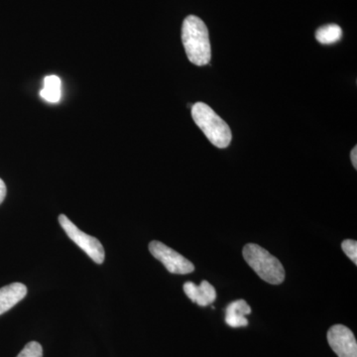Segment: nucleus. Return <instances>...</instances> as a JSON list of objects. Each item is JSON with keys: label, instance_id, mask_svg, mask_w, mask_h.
I'll return each instance as SVG.
<instances>
[{"label": "nucleus", "instance_id": "nucleus-1", "mask_svg": "<svg viewBox=\"0 0 357 357\" xmlns=\"http://www.w3.org/2000/svg\"><path fill=\"white\" fill-rule=\"evenodd\" d=\"M182 42L190 62L196 66L208 65L211 60L210 35L201 18L188 16L183 22Z\"/></svg>", "mask_w": 357, "mask_h": 357}, {"label": "nucleus", "instance_id": "nucleus-2", "mask_svg": "<svg viewBox=\"0 0 357 357\" xmlns=\"http://www.w3.org/2000/svg\"><path fill=\"white\" fill-rule=\"evenodd\" d=\"M192 116L211 144L220 149L229 146L232 139L229 126L208 105L197 102L192 105Z\"/></svg>", "mask_w": 357, "mask_h": 357}, {"label": "nucleus", "instance_id": "nucleus-3", "mask_svg": "<svg viewBox=\"0 0 357 357\" xmlns=\"http://www.w3.org/2000/svg\"><path fill=\"white\" fill-rule=\"evenodd\" d=\"M243 255L249 266L262 280L272 285H279L285 280L283 265L266 249L258 244L248 243L244 246Z\"/></svg>", "mask_w": 357, "mask_h": 357}, {"label": "nucleus", "instance_id": "nucleus-4", "mask_svg": "<svg viewBox=\"0 0 357 357\" xmlns=\"http://www.w3.org/2000/svg\"><path fill=\"white\" fill-rule=\"evenodd\" d=\"M59 222L62 229L65 230L66 234L70 237V241H74L89 258H91L98 264H102L105 261V249L98 238L89 236L81 229H77V225L70 222L65 215H60Z\"/></svg>", "mask_w": 357, "mask_h": 357}, {"label": "nucleus", "instance_id": "nucleus-5", "mask_svg": "<svg viewBox=\"0 0 357 357\" xmlns=\"http://www.w3.org/2000/svg\"><path fill=\"white\" fill-rule=\"evenodd\" d=\"M149 251L170 273L185 275L195 271L194 264L190 260L160 241L150 243Z\"/></svg>", "mask_w": 357, "mask_h": 357}, {"label": "nucleus", "instance_id": "nucleus-6", "mask_svg": "<svg viewBox=\"0 0 357 357\" xmlns=\"http://www.w3.org/2000/svg\"><path fill=\"white\" fill-rule=\"evenodd\" d=\"M328 342L338 357H357L356 338L347 326H333L328 332Z\"/></svg>", "mask_w": 357, "mask_h": 357}, {"label": "nucleus", "instance_id": "nucleus-7", "mask_svg": "<svg viewBox=\"0 0 357 357\" xmlns=\"http://www.w3.org/2000/svg\"><path fill=\"white\" fill-rule=\"evenodd\" d=\"M184 292L192 303L201 307L208 306L217 299V291L208 281L202 282L199 286L194 282H187L184 284Z\"/></svg>", "mask_w": 357, "mask_h": 357}, {"label": "nucleus", "instance_id": "nucleus-8", "mask_svg": "<svg viewBox=\"0 0 357 357\" xmlns=\"http://www.w3.org/2000/svg\"><path fill=\"white\" fill-rule=\"evenodd\" d=\"M27 295V287L22 283H13L0 288V314L8 312Z\"/></svg>", "mask_w": 357, "mask_h": 357}, {"label": "nucleus", "instance_id": "nucleus-9", "mask_svg": "<svg viewBox=\"0 0 357 357\" xmlns=\"http://www.w3.org/2000/svg\"><path fill=\"white\" fill-rule=\"evenodd\" d=\"M251 314V307L246 301L236 300L230 303L225 310V323L230 328H243L248 326V314Z\"/></svg>", "mask_w": 357, "mask_h": 357}, {"label": "nucleus", "instance_id": "nucleus-10", "mask_svg": "<svg viewBox=\"0 0 357 357\" xmlns=\"http://www.w3.org/2000/svg\"><path fill=\"white\" fill-rule=\"evenodd\" d=\"M40 96L46 102H59L61 98V79L57 76H48L44 79V88L40 91Z\"/></svg>", "mask_w": 357, "mask_h": 357}, {"label": "nucleus", "instance_id": "nucleus-11", "mask_svg": "<svg viewBox=\"0 0 357 357\" xmlns=\"http://www.w3.org/2000/svg\"><path fill=\"white\" fill-rule=\"evenodd\" d=\"M342 30L337 24H328L319 28L316 32L317 41L324 45L337 43L342 39Z\"/></svg>", "mask_w": 357, "mask_h": 357}, {"label": "nucleus", "instance_id": "nucleus-12", "mask_svg": "<svg viewBox=\"0 0 357 357\" xmlns=\"http://www.w3.org/2000/svg\"><path fill=\"white\" fill-rule=\"evenodd\" d=\"M17 357H43L42 345L37 342H30L25 345Z\"/></svg>", "mask_w": 357, "mask_h": 357}, {"label": "nucleus", "instance_id": "nucleus-13", "mask_svg": "<svg viewBox=\"0 0 357 357\" xmlns=\"http://www.w3.org/2000/svg\"><path fill=\"white\" fill-rule=\"evenodd\" d=\"M342 248L345 255L351 260L354 264L357 265V243L354 239H347L342 241Z\"/></svg>", "mask_w": 357, "mask_h": 357}, {"label": "nucleus", "instance_id": "nucleus-14", "mask_svg": "<svg viewBox=\"0 0 357 357\" xmlns=\"http://www.w3.org/2000/svg\"><path fill=\"white\" fill-rule=\"evenodd\" d=\"M6 197V185L4 184L3 180L0 178V204L4 201Z\"/></svg>", "mask_w": 357, "mask_h": 357}, {"label": "nucleus", "instance_id": "nucleus-15", "mask_svg": "<svg viewBox=\"0 0 357 357\" xmlns=\"http://www.w3.org/2000/svg\"><path fill=\"white\" fill-rule=\"evenodd\" d=\"M351 163L352 165H354V169H357V147H354V149H352L351 153Z\"/></svg>", "mask_w": 357, "mask_h": 357}]
</instances>
